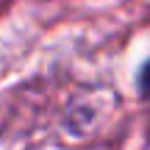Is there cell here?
I'll use <instances>...</instances> for the list:
<instances>
[{"label":"cell","mask_w":150,"mask_h":150,"mask_svg":"<svg viewBox=\"0 0 150 150\" xmlns=\"http://www.w3.org/2000/svg\"><path fill=\"white\" fill-rule=\"evenodd\" d=\"M139 92H142V97L150 100V61H145V67L139 70Z\"/></svg>","instance_id":"cell-1"}]
</instances>
